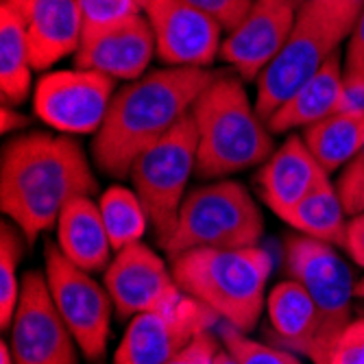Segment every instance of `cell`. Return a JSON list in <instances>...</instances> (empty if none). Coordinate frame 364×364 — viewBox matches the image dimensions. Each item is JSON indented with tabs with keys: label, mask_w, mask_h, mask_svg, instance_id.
<instances>
[{
	"label": "cell",
	"mask_w": 364,
	"mask_h": 364,
	"mask_svg": "<svg viewBox=\"0 0 364 364\" xmlns=\"http://www.w3.org/2000/svg\"><path fill=\"white\" fill-rule=\"evenodd\" d=\"M96 192L90 159L70 136L26 131L14 136L0 155V208L28 245L57 227L73 198Z\"/></svg>",
	"instance_id": "6da1fadb"
},
{
	"label": "cell",
	"mask_w": 364,
	"mask_h": 364,
	"mask_svg": "<svg viewBox=\"0 0 364 364\" xmlns=\"http://www.w3.org/2000/svg\"><path fill=\"white\" fill-rule=\"evenodd\" d=\"M218 73L210 68H159L124 83L92 140L96 168L127 179L134 161L190 114L196 98Z\"/></svg>",
	"instance_id": "7a4b0ae2"
},
{
	"label": "cell",
	"mask_w": 364,
	"mask_h": 364,
	"mask_svg": "<svg viewBox=\"0 0 364 364\" xmlns=\"http://www.w3.org/2000/svg\"><path fill=\"white\" fill-rule=\"evenodd\" d=\"M196 136V177L225 179L262 166L273 151V134L236 73H218L190 109Z\"/></svg>",
	"instance_id": "3957f363"
},
{
	"label": "cell",
	"mask_w": 364,
	"mask_h": 364,
	"mask_svg": "<svg viewBox=\"0 0 364 364\" xmlns=\"http://www.w3.org/2000/svg\"><path fill=\"white\" fill-rule=\"evenodd\" d=\"M179 288L208 306L223 323L249 334L267 306L273 257L259 245L242 249H192L173 259Z\"/></svg>",
	"instance_id": "277c9868"
},
{
	"label": "cell",
	"mask_w": 364,
	"mask_h": 364,
	"mask_svg": "<svg viewBox=\"0 0 364 364\" xmlns=\"http://www.w3.org/2000/svg\"><path fill=\"white\" fill-rule=\"evenodd\" d=\"M362 7L364 0H304L282 53L257 79L255 109L264 120L341 53Z\"/></svg>",
	"instance_id": "5b68a950"
},
{
	"label": "cell",
	"mask_w": 364,
	"mask_h": 364,
	"mask_svg": "<svg viewBox=\"0 0 364 364\" xmlns=\"http://www.w3.org/2000/svg\"><path fill=\"white\" fill-rule=\"evenodd\" d=\"M262 236L264 216L251 192L234 179H214L188 192L173 234L159 247L175 259L192 249L255 247Z\"/></svg>",
	"instance_id": "8992f818"
},
{
	"label": "cell",
	"mask_w": 364,
	"mask_h": 364,
	"mask_svg": "<svg viewBox=\"0 0 364 364\" xmlns=\"http://www.w3.org/2000/svg\"><path fill=\"white\" fill-rule=\"evenodd\" d=\"M338 247L296 234L284 240V269L312 296L318 312V334L310 353L312 364H327L336 338L353 321L355 284Z\"/></svg>",
	"instance_id": "52a82bcc"
},
{
	"label": "cell",
	"mask_w": 364,
	"mask_h": 364,
	"mask_svg": "<svg viewBox=\"0 0 364 364\" xmlns=\"http://www.w3.org/2000/svg\"><path fill=\"white\" fill-rule=\"evenodd\" d=\"M198 136L192 114L183 116L166 136L151 144L131 166L129 179L149 214V223L161 245L179 218L188 181L196 173Z\"/></svg>",
	"instance_id": "ba28073f"
},
{
	"label": "cell",
	"mask_w": 364,
	"mask_h": 364,
	"mask_svg": "<svg viewBox=\"0 0 364 364\" xmlns=\"http://www.w3.org/2000/svg\"><path fill=\"white\" fill-rule=\"evenodd\" d=\"M44 275L57 312L73 332L79 351L90 362H103L109 343L114 301L92 273L79 269L61 253L57 242L44 247Z\"/></svg>",
	"instance_id": "9c48e42d"
},
{
	"label": "cell",
	"mask_w": 364,
	"mask_h": 364,
	"mask_svg": "<svg viewBox=\"0 0 364 364\" xmlns=\"http://www.w3.org/2000/svg\"><path fill=\"white\" fill-rule=\"evenodd\" d=\"M116 92V81L103 73L57 70L38 81L33 109L44 124L63 136H96Z\"/></svg>",
	"instance_id": "30bf717a"
},
{
	"label": "cell",
	"mask_w": 364,
	"mask_h": 364,
	"mask_svg": "<svg viewBox=\"0 0 364 364\" xmlns=\"http://www.w3.org/2000/svg\"><path fill=\"white\" fill-rule=\"evenodd\" d=\"M9 347L16 364H79L77 341L48 290L46 275L26 271L18 310L9 327Z\"/></svg>",
	"instance_id": "8fae6325"
},
{
	"label": "cell",
	"mask_w": 364,
	"mask_h": 364,
	"mask_svg": "<svg viewBox=\"0 0 364 364\" xmlns=\"http://www.w3.org/2000/svg\"><path fill=\"white\" fill-rule=\"evenodd\" d=\"M218 321L208 306L183 292L175 304L131 318L114 364H166Z\"/></svg>",
	"instance_id": "7c38bea8"
},
{
	"label": "cell",
	"mask_w": 364,
	"mask_h": 364,
	"mask_svg": "<svg viewBox=\"0 0 364 364\" xmlns=\"http://www.w3.org/2000/svg\"><path fill=\"white\" fill-rule=\"evenodd\" d=\"M155 53L168 68H210L223 48V26L183 0H138Z\"/></svg>",
	"instance_id": "4fadbf2b"
},
{
	"label": "cell",
	"mask_w": 364,
	"mask_h": 364,
	"mask_svg": "<svg viewBox=\"0 0 364 364\" xmlns=\"http://www.w3.org/2000/svg\"><path fill=\"white\" fill-rule=\"evenodd\" d=\"M103 284L120 318L161 310L183 296L166 262L142 240L116 251Z\"/></svg>",
	"instance_id": "5bb4252c"
},
{
	"label": "cell",
	"mask_w": 364,
	"mask_h": 364,
	"mask_svg": "<svg viewBox=\"0 0 364 364\" xmlns=\"http://www.w3.org/2000/svg\"><path fill=\"white\" fill-rule=\"evenodd\" d=\"M304 0H253L240 24L227 33L220 57L242 81H257L282 53Z\"/></svg>",
	"instance_id": "9a60e30c"
},
{
	"label": "cell",
	"mask_w": 364,
	"mask_h": 364,
	"mask_svg": "<svg viewBox=\"0 0 364 364\" xmlns=\"http://www.w3.org/2000/svg\"><path fill=\"white\" fill-rule=\"evenodd\" d=\"M155 38L149 20L138 14L114 26L85 33L75 53V68L96 70L114 81H136L149 73Z\"/></svg>",
	"instance_id": "2e32d148"
},
{
	"label": "cell",
	"mask_w": 364,
	"mask_h": 364,
	"mask_svg": "<svg viewBox=\"0 0 364 364\" xmlns=\"http://www.w3.org/2000/svg\"><path fill=\"white\" fill-rule=\"evenodd\" d=\"M26 26L31 59L36 70H48L65 55H75L83 38L77 0H7Z\"/></svg>",
	"instance_id": "e0dca14e"
},
{
	"label": "cell",
	"mask_w": 364,
	"mask_h": 364,
	"mask_svg": "<svg viewBox=\"0 0 364 364\" xmlns=\"http://www.w3.org/2000/svg\"><path fill=\"white\" fill-rule=\"evenodd\" d=\"M325 177H329L314 159L301 136H290L273 155L262 164L255 186L262 201L275 216L294 208Z\"/></svg>",
	"instance_id": "ac0fdd59"
},
{
	"label": "cell",
	"mask_w": 364,
	"mask_h": 364,
	"mask_svg": "<svg viewBox=\"0 0 364 364\" xmlns=\"http://www.w3.org/2000/svg\"><path fill=\"white\" fill-rule=\"evenodd\" d=\"M57 247L73 264L87 273H105L112 262V240L92 196H77L57 220Z\"/></svg>",
	"instance_id": "d6986e66"
},
{
	"label": "cell",
	"mask_w": 364,
	"mask_h": 364,
	"mask_svg": "<svg viewBox=\"0 0 364 364\" xmlns=\"http://www.w3.org/2000/svg\"><path fill=\"white\" fill-rule=\"evenodd\" d=\"M345 109V81L341 53L329 59L323 68L296 90L288 101L267 120L271 134L306 129L329 114Z\"/></svg>",
	"instance_id": "ffe728a7"
},
{
	"label": "cell",
	"mask_w": 364,
	"mask_h": 364,
	"mask_svg": "<svg viewBox=\"0 0 364 364\" xmlns=\"http://www.w3.org/2000/svg\"><path fill=\"white\" fill-rule=\"evenodd\" d=\"M267 312L284 349L310 358L318 334V312L310 292L299 282L286 279L269 292Z\"/></svg>",
	"instance_id": "44dd1931"
},
{
	"label": "cell",
	"mask_w": 364,
	"mask_h": 364,
	"mask_svg": "<svg viewBox=\"0 0 364 364\" xmlns=\"http://www.w3.org/2000/svg\"><path fill=\"white\" fill-rule=\"evenodd\" d=\"M301 138L321 168L332 175L364 151V109H338L306 127Z\"/></svg>",
	"instance_id": "7402d4cb"
},
{
	"label": "cell",
	"mask_w": 364,
	"mask_h": 364,
	"mask_svg": "<svg viewBox=\"0 0 364 364\" xmlns=\"http://www.w3.org/2000/svg\"><path fill=\"white\" fill-rule=\"evenodd\" d=\"M277 218L290 225L296 234L345 249L349 216L343 208L336 183L329 181V177H325L308 196H304L294 208L286 210Z\"/></svg>",
	"instance_id": "603a6c76"
},
{
	"label": "cell",
	"mask_w": 364,
	"mask_h": 364,
	"mask_svg": "<svg viewBox=\"0 0 364 364\" xmlns=\"http://www.w3.org/2000/svg\"><path fill=\"white\" fill-rule=\"evenodd\" d=\"M33 59L26 26L20 11L3 0L0 3V92L5 105H22L31 94Z\"/></svg>",
	"instance_id": "cb8c5ba5"
},
{
	"label": "cell",
	"mask_w": 364,
	"mask_h": 364,
	"mask_svg": "<svg viewBox=\"0 0 364 364\" xmlns=\"http://www.w3.org/2000/svg\"><path fill=\"white\" fill-rule=\"evenodd\" d=\"M96 203L98 210H101L114 251H120L127 245L140 242L144 238L146 227L151 223L134 188L109 186Z\"/></svg>",
	"instance_id": "d4e9b609"
},
{
	"label": "cell",
	"mask_w": 364,
	"mask_h": 364,
	"mask_svg": "<svg viewBox=\"0 0 364 364\" xmlns=\"http://www.w3.org/2000/svg\"><path fill=\"white\" fill-rule=\"evenodd\" d=\"M22 231L5 218L0 225V327L9 329L18 310L22 279H18V267L24 253Z\"/></svg>",
	"instance_id": "484cf974"
},
{
	"label": "cell",
	"mask_w": 364,
	"mask_h": 364,
	"mask_svg": "<svg viewBox=\"0 0 364 364\" xmlns=\"http://www.w3.org/2000/svg\"><path fill=\"white\" fill-rule=\"evenodd\" d=\"M218 336L223 341V347L236 358L238 364H304L294 351L253 341L245 332L227 323L220 325Z\"/></svg>",
	"instance_id": "4316f807"
},
{
	"label": "cell",
	"mask_w": 364,
	"mask_h": 364,
	"mask_svg": "<svg viewBox=\"0 0 364 364\" xmlns=\"http://www.w3.org/2000/svg\"><path fill=\"white\" fill-rule=\"evenodd\" d=\"M345 109H364V7L347 40L345 61Z\"/></svg>",
	"instance_id": "83f0119b"
},
{
	"label": "cell",
	"mask_w": 364,
	"mask_h": 364,
	"mask_svg": "<svg viewBox=\"0 0 364 364\" xmlns=\"http://www.w3.org/2000/svg\"><path fill=\"white\" fill-rule=\"evenodd\" d=\"M77 3L83 20V36L142 14L138 0H77Z\"/></svg>",
	"instance_id": "f1b7e54d"
},
{
	"label": "cell",
	"mask_w": 364,
	"mask_h": 364,
	"mask_svg": "<svg viewBox=\"0 0 364 364\" xmlns=\"http://www.w3.org/2000/svg\"><path fill=\"white\" fill-rule=\"evenodd\" d=\"M336 190L349 218L364 214V151L343 168Z\"/></svg>",
	"instance_id": "f546056e"
},
{
	"label": "cell",
	"mask_w": 364,
	"mask_h": 364,
	"mask_svg": "<svg viewBox=\"0 0 364 364\" xmlns=\"http://www.w3.org/2000/svg\"><path fill=\"white\" fill-rule=\"evenodd\" d=\"M183 3L192 5L198 11H203L205 16L216 20L223 26V31L229 33L247 16L253 0H183Z\"/></svg>",
	"instance_id": "4dcf8cb0"
},
{
	"label": "cell",
	"mask_w": 364,
	"mask_h": 364,
	"mask_svg": "<svg viewBox=\"0 0 364 364\" xmlns=\"http://www.w3.org/2000/svg\"><path fill=\"white\" fill-rule=\"evenodd\" d=\"M327 364H364V316L353 318L336 338Z\"/></svg>",
	"instance_id": "1f68e13d"
},
{
	"label": "cell",
	"mask_w": 364,
	"mask_h": 364,
	"mask_svg": "<svg viewBox=\"0 0 364 364\" xmlns=\"http://www.w3.org/2000/svg\"><path fill=\"white\" fill-rule=\"evenodd\" d=\"M220 351L218 338L210 332H201L188 347H183L177 355H173L166 364H214Z\"/></svg>",
	"instance_id": "d6a6232c"
},
{
	"label": "cell",
	"mask_w": 364,
	"mask_h": 364,
	"mask_svg": "<svg viewBox=\"0 0 364 364\" xmlns=\"http://www.w3.org/2000/svg\"><path fill=\"white\" fill-rule=\"evenodd\" d=\"M345 251L360 269H364V214L349 218L347 236H345Z\"/></svg>",
	"instance_id": "836d02e7"
},
{
	"label": "cell",
	"mask_w": 364,
	"mask_h": 364,
	"mask_svg": "<svg viewBox=\"0 0 364 364\" xmlns=\"http://www.w3.org/2000/svg\"><path fill=\"white\" fill-rule=\"evenodd\" d=\"M0 118H3V124H0V129H3V134H11V131H22L31 124L28 116L3 105V112H0Z\"/></svg>",
	"instance_id": "e575fe53"
},
{
	"label": "cell",
	"mask_w": 364,
	"mask_h": 364,
	"mask_svg": "<svg viewBox=\"0 0 364 364\" xmlns=\"http://www.w3.org/2000/svg\"><path fill=\"white\" fill-rule=\"evenodd\" d=\"M0 364H16V358L11 353V347L7 341L0 343Z\"/></svg>",
	"instance_id": "d590c367"
},
{
	"label": "cell",
	"mask_w": 364,
	"mask_h": 364,
	"mask_svg": "<svg viewBox=\"0 0 364 364\" xmlns=\"http://www.w3.org/2000/svg\"><path fill=\"white\" fill-rule=\"evenodd\" d=\"M214 364H238V362H236V358L231 355L225 347H220V351H218V355H216Z\"/></svg>",
	"instance_id": "8d00e7d4"
},
{
	"label": "cell",
	"mask_w": 364,
	"mask_h": 364,
	"mask_svg": "<svg viewBox=\"0 0 364 364\" xmlns=\"http://www.w3.org/2000/svg\"><path fill=\"white\" fill-rule=\"evenodd\" d=\"M355 296H358V299H364V279H360L355 284Z\"/></svg>",
	"instance_id": "74e56055"
}]
</instances>
